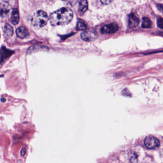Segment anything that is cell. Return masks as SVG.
I'll list each match as a JSON object with an SVG mask.
<instances>
[{
  "mask_svg": "<svg viewBox=\"0 0 163 163\" xmlns=\"http://www.w3.org/2000/svg\"><path fill=\"white\" fill-rule=\"evenodd\" d=\"M122 93L124 96H131V94L130 92L129 91V90L127 89H124L123 91H122Z\"/></svg>",
  "mask_w": 163,
  "mask_h": 163,
  "instance_id": "obj_16",
  "label": "cell"
},
{
  "mask_svg": "<svg viewBox=\"0 0 163 163\" xmlns=\"http://www.w3.org/2000/svg\"><path fill=\"white\" fill-rule=\"evenodd\" d=\"M5 101H6V99H4V98H2V99H1V101H2V102H5Z\"/></svg>",
  "mask_w": 163,
  "mask_h": 163,
  "instance_id": "obj_20",
  "label": "cell"
},
{
  "mask_svg": "<svg viewBox=\"0 0 163 163\" xmlns=\"http://www.w3.org/2000/svg\"><path fill=\"white\" fill-rule=\"evenodd\" d=\"M73 17V13L71 9L61 8L51 14L49 22L52 26L66 25L71 22Z\"/></svg>",
  "mask_w": 163,
  "mask_h": 163,
  "instance_id": "obj_1",
  "label": "cell"
},
{
  "mask_svg": "<svg viewBox=\"0 0 163 163\" xmlns=\"http://www.w3.org/2000/svg\"><path fill=\"white\" fill-rule=\"evenodd\" d=\"M27 153V150H26V148L25 147H23V148L22 149V150H21V152H20V154L22 156H24L25 155V154Z\"/></svg>",
  "mask_w": 163,
  "mask_h": 163,
  "instance_id": "obj_17",
  "label": "cell"
},
{
  "mask_svg": "<svg viewBox=\"0 0 163 163\" xmlns=\"http://www.w3.org/2000/svg\"><path fill=\"white\" fill-rule=\"evenodd\" d=\"M129 27L131 28H135L139 24V19L135 13H132L129 15Z\"/></svg>",
  "mask_w": 163,
  "mask_h": 163,
  "instance_id": "obj_5",
  "label": "cell"
},
{
  "mask_svg": "<svg viewBox=\"0 0 163 163\" xmlns=\"http://www.w3.org/2000/svg\"><path fill=\"white\" fill-rule=\"evenodd\" d=\"M81 38L85 41H91L96 38V34L92 31H84L81 34Z\"/></svg>",
  "mask_w": 163,
  "mask_h": 163,
  "instance_id": "obj_6",
  "label": "cell"
},
{
  "mask_svg": "<svg viewBox=\"0 0 163 163\" xmlns=\"http://www.w3.org/2000/svg\"><path fill=\"white\" fill-rule=\"evenodd\" d=\"M119 26L116 23H111L102 27L101 29V33L103 34H113L118 30Z\"/></svg>",
  "mask_w": 163,
  "mask_h": 163,
  "instance_id": "obj_4",
  "label": "cell"
},
{
  "mask_svg": "<svg viewBox=\"0 0 163 163\" xmlns=\"http://www.w3.org/2000/svg\"><path fill=\"white\" fill-rule=\"evenodd\" d=\"M16 34L17 36L21 39L25 38L29 36V32L27 28L25 27H20L16 31Z\"/></svg>",
  "mask_w": 163,
  "mask_h": 163,
  "instance_id": "obj_8",
  "label": "cell"
},
{
  "mask_svg": "<svg viewBox=\"0 0 163 163\" xmlns=\"http://www.w3.org/2000/svg\"><path fill=\"white\" fill-rule=\"evenodd\" d=\"M112 2L113 1H100L102 5H108Z\"/></svg>",
  "mask_w": 163,
  "mask_h": 163,
  "instance_id": "obj_19",
  "label": "cell"
},
{
  "mask_svg": "<svg viewBox=\"0 0 163 163\" xmlns=\"http://www.w3.org/2000/svg\"><path fill=\"white\" fill-rule=\"evenodd\" d=\"M11 21L13 25H17L19 22V13L18 9L17 8H15L13 10L11 17Z\"/></svg>",
  "mask_w": 163,
  "mask_h": 163,
  "instance_id": "obj_9",
  "label": "cell"
},
{
  "mask_svg": "<svg viewBox=\"0 0 163 163\" xmlns=\"http://www.w3.org/2000/svg\"><path fill=\"white\" fill-rule=\"evenodd\" d=\"M3 33L7 37L12 36L13 33V28L9 24H5L3 27Z\"/></svg>",
  "mask_w": 163,
  "mask_h": 163,
  "instance_id": "obj_10",
  "label": "cell"
},
{
  "mask_svg": "<svg viewBox=\"0 0 163 163\" xmlns=\"http://www.w3.org/2000/svg\"><path fill=\"white\" fill-rule=\"evenodd\" d=\"M157 9L161 12H163V5L162 4H157L156 5Z\"/></svg>",
  "mask_w": 163,
  "mask_h": 163,
  "instance_id": "obj_18",
  "label": "cell"
},
{
  "mask_svg": "<svg viewBox=\"0 0 163 163\" xmlns=\"http://www.w3.org/2000/svg\"><path fill=\"white\" fill-rule=\"evenodd\" d=\"M157 25L159 28L163 29V18L161 17H157Z\"/></svg>",
  "mask_w": 163,
  "mask_h": 163,
  "instance_id": "obj_15",
  "label": "cell"
},
{
  "mask_svg": "<svg viewBox=\"0 0 163 163\" xmlns=\"http://www.w3.org/2000/svg\"><path fill=\"white\" fill-rule=\"evenodd\" d=\"M152 23L149 18L148 17H144L142 18V27L144 28H151Z\"/></svg>",
  "mask_w": 163,
  "mask_h": 163,
  "instance_id": "obj_12",
  "label": "cell"
},
{
  "mask_svg": "<svg viewBox=\"0 0 163 163\" xmlns=\"http://www.w3.org/2000/svg\"><path fill=\"white\" fill-rule=\"evenodd\" d=\"M88 4L86 0H82L79 2V11L81 14H83L87 9Z\"/></svg>",
  "mask_w": 163,
  "mask_h": 163,
  "instance_id": "obj_11",
  "label": "cell"
},
{
  "mask_svg": "<svg viewBox=\"0 0 163 163\" xmlns=\"http://www.w3.org/2000/svg\"><path fill=\"white\" fill-rule=\"evenodd\" d=\"M87 28L86 23L82 20L79 19L78 21L76 29L77 30H84Z\"/></svg>",
  "mask_w": 163,
  "mask_h": 163,
  "instance_id": "obj_13",
  "label": "cell"
},
{
  "mask_svg": "<svg viewBox=\"0 0 163 163\" xmlns=\"http://www.w3.org/2000/svg\"><path fill=\"white\" fill-rule=\"evenodd\" d=\"M129 160L132 163H136L138 161V156L136 153L131 152L129 154Z\"/></svg>",
  "mask_w": 163,
  "mask_h": 163,
  "instance_id": "obj_14",
  "label": "cell"
},
{
  "mask_svg": "<svg viewBox=\"0 0 163 163\" xmlns=\"http://www.w3.org/2000/svg\"><path fill=\"white\" fill-rule=\"evenodd\" d=\"M144 144L148 149H155L160 146V142L157 138L153 136H147L144 140Z\"/></svg>",
  "mask_w": 163,
  "mask_h": 163,
  "instance_id": "obj_3",
  "label": "cell"
},
{
  "mask_svg": "<svg viewBox=\"0 0 163 163\" xmlns=\"http://www.w3.org/2000/svg\"><path fill=\"white\" fill-rule=\"evenodd\" d=\"M1 7V16L2 17H5L7 15L10 11V6L8 2L2 1L0 5Z\"/></svg>",
  "mask_w": 163,
  "mask_h": 163,
  "instance_id": "obj_7",
  "label": "cell"
},
{
  "mask_svg": "<svg viewBox=\"0 0 163 163\" xmlns=\"http://www.w3.org/2000/svg\"><path fill=\"white\" fill-rule=\"evenodd\" d=\"M48 17V14L44 11L38 10L35 13L32 17L31 25L36 29L42 28L46 25Z\"/></svg>",
  "mask_w": 163,
  "mask_h": 163,
  "instance_id": "obj_2",
  "label": "cell"
}]
</instances>
